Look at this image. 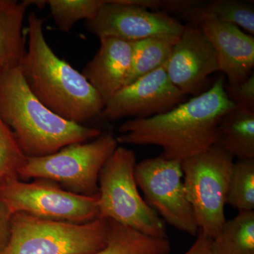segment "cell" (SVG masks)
<instances>
[{
    "mask_svg": "<svg viewBox=\"0 0 254 254\" xmlns=\"http://www.w3.org/2000/svg\"><path fill=\"white\" fill-rule=\"evenodd\" d=\"M220 76L208 91L195 95L165 113L151 118L132 119L119 128L118 143L156 145L161 155L183 162L215 145L222 117L235 108Z\"/></svg>",
    "mask_w": 254,
    "mask_h": 254,
    "instance_id": "obj_1",
    "label": "cell"
},
{
    "mask_svg": "<svg viewBox=\"0 0 254 254\" xmlns=\"http://www.w3.org/2000/svg\"><path fill=\"white\" fill-rule=\"evenodd\" d=\"M28 42L21 71L30 91L60 117L83 125L103 118L105 103L81 73L58 56L47 42L44 21L28 15Z\"/></svg>",
    "mask_w": 254,
    "mask_h": 254,
    "instance_id": "obj_2",
    "label": "cell"
},
{
    "mask_svg": "<svg viewBox=\"0 0 254 254\" xmlns=\"http://www.w3.org/2000/svg\"><path fill=\"white\" fill-rule=\"evenodd\" d=\"M0 115L29 158L53 154L103 133L99 128L68 121L48 109L30 91L20 66L0 78Z\"/></svg>",
    "mask_w": 254,
    "mask_h": 254,
    "instance_id": "obj_3",
    "label": "cell"
},
{
    "mask_svg": "<svg viewBox=\"0 0 254 254\" xmlns=\"http://www.w3.org/2000/svg\"><path fill=\"white\" fill-rule=\"evenodd\" d=\"M134 151L118 147L98 179V218L111 220L153 237L168 238L163 219L140 195Z\"/></svg>",
    "mask_w": 254,
    "mask_h": 254,
    "instance_id": "obj_4",
    "label": "cell"
},
{
    "mask_svg": "<svg viewBox=\"0 0 254 254\" xmlns=\"http://www.w3.org/2000/svg\"><path fill=\"white\" fill-rule=\"evenodd\" d=\"M118 147L113 133H102L92 141L68 145L53 154L26 157L18 177L50 180L68 191L93 196L99 192L100 171Z\"/></svg>",
    "mask_w": 254,
    "mask_h": 254,
    "instance_id": "obj_5",
    "label": "cell"
},
{
    "mask_svg": "<svg viewBox=\"0 0 254 254\" xmlns=\"http://www.w3.org/2000/svg\"><path fill=\"white\" fill-rule=\"evenodd\" d=\"M108 232L107 219L79 224L16 213L4 254H94L106 245Z\"/></svg>",
    "mask_w": 254,
    "mask_h": 254,
    "instance_id": "obj_6",
    "label": "cell"
},
{
    "mask_svg": "<svg viewBox=\"0 0 254 254\" xmlns=\"http://www.w3.org/2000/svg\"><path fill=\"white\" fill-rule=\"evenodd\" d=\"M234 158L213 145L182 162L184 184L200 232L215 239L226 221L225 206Z\"/></svg>",
    "mask_w": 254,
    "mask_h": 254,
    "instance_id": "obj_7",
    "label": "cell"
},
{
    "mask_svg": "<svg viewBox=\"0 0 254 254\" xmlns=\"http://www.w3.org/2000/svg\"><path fill=\"white\" fill-rule=\"evenodd\" d=\"M0 202L11 215L24 213L54 221L86 223L98 218V194L78 195L56 182L16 178L0 184Z\"/></svg>",
    "mask_w": 254,
    "mask_h": 254,
    "instance_id": "obj_8",
    "label": "cell"
},
{
    "mask_svg": "<svg viewBox=\"0 0 254 254\" xmlns=\"http://www.w3.org/2000/svg\"><path fill=\"white\" fill-rule=\"evenodd\" d=\"M134 176L145 201L159 216L177 230L196 236L199 229L182 180V162L161 155L145 159L136 163Z\"/></svg>",
    "mask_w": 254,
    "mask_h": 254,
    "instance_id": "obj_9",
    "label": "cell"
},
{
    "mask_svg": "<svg viewBox=\"0 0 254 254\" xmlns=\"http://www.w3.org/2000/svg\"><path fill=\"white\" fill-rule=\"evenodd\" d=\"M86 26L99 39L111 37L131 42L150 38L179 39L185 28L170 15L130 4L127 0H105Z\"/></svg>",
    "mask_w": 254,
    "mask_h": 254,
    "instance_id": "obj_10",
    "label": "cell"
},
{
    "mask_svg": "<svg viewBox=\"0 0 254 254\" xmlns=\"http://www.w3.org/2000/svg\"><path fill=\"white\" fill-rule=\"evenodd\" d=\"M166 65L124 86L105 104L103 118H151L183 103L186 95L170 81Z\"/></svg>",
    "mask_w": 254,
    "mask_h": 254,
    "instance_id": "obj_11",
    "label": "cell"
},
{
    "mask_svg": "<svg viewBox=\"0 0 254 254\" xmlns=\"http://www.w3.org/2000/svg\"><path fill=\"white\" fill-rule=\"evenodd\" d=\"M166 71L172 83L185 95L195 94L209 76L220 71L216 52L198 25L185 26L173 47Z\"/></svg>",
    "mask_w": 254,
    "mask_h": 254,
    "instance_id": "obj_12",
    "label": "cell"
},
{
    "mask_svg": "<svg viewBox=\"0 0 254 254\" xmlns=\"http://www.w3.org/2000/svg\"><path fill=\"white\" fill-rule=\"evenodd\" d=\"M208 38L216 52L220 71L227 84H238L254 72V37L240 27L206 18L195 23Z\"/></svg>",
    "mask_w": 254,
    "mask_h": 254,
    "instance_id": "obj_13",
    "label": "cell"
},
{
    "mask_svg": "<svg viewBox=\"0 0 254 254\" xmlns=\"http://www.w3.org/2000/svg\"><path fill=\"white\" fill-rule=\"evenodd\" d=\"M99 50L87 63L82 74L99 93L105 105L125 86L131 70L133 42L100 38Z\"/></svg>",
    "mask_w": 254,
    "mask_h": 254,
    "instance_id": "obj_14",
    "label": "cell"
},
{
    "mask_svg": "<svg viewBox=\"0 0 254 254\" xmlns=\"http://www.w3.org/2000/svg\"><path fill=\"white\" fill-rule=\"evenodd\" d=\"M29 1L0 0V78L21 66L26 50L23 21Z\"/></svg>",
    "mask_w": 254,
    "mask_h": 254,
    "instance_id": "obj_15",
    "label": "cell"
},
{
    "mask_svg": "<svg viewBox=\"0 0 254 254\" xmlns=\"http://www.w3.org/2000/svg\"><path fill=\"white\" fill-rule=\"evenodd\" d=\"M237 160L254 159V112L235 107L222 117L215 145Z\"/></svg>",
    "mask_w": 254,
    "mask_h": 254,
    "instance_id": "obj_16",
    "label": "cell"
},
{
    "mask_svg": "<svg viewBox=\"0 0 254 254\" xmlns=\"http://www.w3.org/2000/svg\"><path fill=\"white\" fill-rule=\"evenodd\" d=\"M190 23L211 18L231 23L254 35V4L240 0H195L191 6L177 14Z\"/></svg>",
    "mask_w": 254,
    "mask_h": 254,
    "instance_id": "obj_17",
    "label": "cell"
},
{
    "mask_svg": "<svg viewBox=\"0 0 254 254\" xmlns=\"http://www.w3.org/2000/svg\"><path fill=\"white\" fill-rule=\"evenodd\" d=\"M168 238L153 237L108 220L106 245L92 254H170Z\"/></svg>",
    "mask_w": 254,
    "mask_h": 254,
    "instance_id": "obj_18",
    "label": "cell"
},
{
    "mask_svg": "<svg viewBox=\"0 0 254 254\" xmlns=\"http://www.w3.org/2000/svg\"><path fill=\"white\" fill-rule=\"evenodd\" d=\"M214 254H254V211H239L212 241Z\"/></svg>",
    "mask_w": 254,
    "mask_h": 254,
    "instance_id": "obj_19",
    "label": "cell"
},
{
    "mask_svg": "<svg viewBox=\"0 0 254 254\" xmlns=\"http://www.w3.org/2000/svg\"><path fill=\"white\" fill-rule=\"evenodd\" d=\"M178 39L150 38L133 41L131 70L125 86L168 64Z\"/></svg>",
    "mask_w": 254,
    "mask_h": 254,
    "instance_id": "obj_20",
    "label": "cell"
},
{
    "mask_svg": "<svg viewBox=\"0 0 254 254\" xmlns=\"http://www.w3.org/2000/svg\"><path fill=\"white\" fill-rule=\"evenodd\" d=\"M226 204L239 211L254 210V159L234 162Z\"/></svg>",
    "mask_w": 254,
    "mask_h": 254,
    "instance_id": "obj_21",
    "label": "cell"
},
{
    "mask_svg": "<svg viewBox=\"0 0 254 254\" xmlns=\"http://www.w3.org/2000/svg\"><path fill=\"white\" fill-rule=\"evenodd\" d=\"M105 0H48L50 13L58 27L69 31L81 20L91 21L98 14Z\"/></svg>",
    "mask_w": 254,
    "mask_h": 254,
    "instance_id": "obj_22",
    "label": "cell"
},
{
    "mask_svg": "<svg viewBox=\"0 0 254 254\" xmlns=\"http://www.w3.org/2000/svg\"><path fill=\"white\" fill-rule=\"evenodd\" d=\"M26 158L14 133L0 115V184L18 178V170Z\"/></svg>",
    "mask_w": 254,
    "mask_h": 254,
    "instance_id": "obj_23",
    "label": "cell"
},
{
    "mask_svg": "<svg viewBox=\"0 0 254 254\" xmlns=\"http://www.w3.org/2000/svg\"><path fill=\"white\" fill-rule=\"evenodd\" d=\"M225 91L228 99L235 107L254 112V73L238 84L225 83Z\"/></svg>",
    "mask_w": 254,
    "mask_h": 254,
    "instance_id": "obj_24",
    "label": "cell"
},
{
    "mask_svg": "<svg viewBox=\"0 0 254 254\" xmlns=\"http://www.w3.org/2000/svg\"><path fill=\"white\" fill-rule=\"evenodd\" d=\"M11 215L0 202V254H4L9 242Z\"/></svg>",
    "mask_w": 254,
    "mask_h": 254,
    "instance_id": "obj_25",
    "label": "cell"
},
{
    "mask_svg": "<svg viewBox=\"0 0 254 254\" xmlns=\"http://www.w3.org/2000/svg\"><path fill=\"white\" fill-rule=\"evenodd\" d=\"M212 241L213 239L198 230L195 242L183 254H214L212 250Z\"/></svg>",
    "mask_w": 254,
    "mask_h": 254,
    "instance_id": "obj_26",
    "label": "cell"
}]
</instances>
